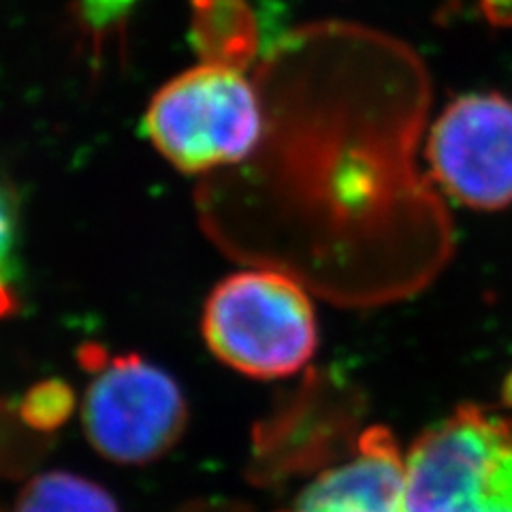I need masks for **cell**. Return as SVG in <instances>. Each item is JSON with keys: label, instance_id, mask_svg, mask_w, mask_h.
I'll return each mask as SVG.
<instances>
[{"label": "cell", "instance_id": "30bf717a", "mask_svg": "<svg viewBox=\"0 0 512 512\" xmlns=\"http://www.w3.org/2000/svg\"><path fill=\"white\" fill-rule=\"evenodd\" d=\"M15 239H18V218L9 192L0 186V276L13 280Z\"/></svg>", "mask_w": 512, "mask_h": 512}, {"label": "cell", "instance_id": "8fae6325", "mask_svg": "<svg viewBox=\"0 0 512 512\" xmlns=\"http://www.w3.org/2000/svg\"><path fill=\"white\" fill-rule=\"evenodd\" d=\"M133 5L135 0H82V13L94 30H105L120 22Z\"/></svg>", "mask_w": 512, "mask_h": 512}, {"label": "cell", "instance_id": "9c48e42d", "mask_svg": "<svg viewBox=\"0 0 512 512\" xmlns=\"http://www.w3.org/2000/svg\"><path fill=\"white\" fill-rule=\"evenodd\" d=\"M73 393L62 380L39 382L22 402V419L32 429H56L69 419Z\"/></svg>", "mask_w": 512, "mask_h": 512}, {"label": "cell", "instance_id": "3957f363", "mask_svg": "<svg viewBox=\"0 0 512 512\" xmlns=\"http://www.w3.org/2000/svg\"><path fill=\"white\" fill-rule=\"evenodd\" d=\"M207 348L235 372L284 378L316 352V314L303 288L276 271H242L224 278L205 301Z\"/></svg>", "mask_w": 512, "mask_h": 512}, {"label": "cell", "instance_id": "7a4b0ae2", "mask_svg": "<svg viewBox=\"0 0 512 512\" xmlns=\"http://www.w3.org/2000/svg\"><path fill=\"white\" fill-rule=\"evenodd\" d=\"M406 512H512V419L461 406L404 459Z\"/></svg>", "mask_w": 512, "mask_h": 512}, {"label": "cell", "instance_id": "7c38bea8", "mask_svg": "<svg viewBox=\"0 0 512 512\" xmlns=\"http://www.w3.org/2000/svg\"><path fill=\"white\" fill-rule=\"evenodd\" d=\"M483 9L493 24H512V0H483Z\"/></svg>", "mask_w": 512, "mask_h": 512}, {"label": "cell", "instance_id": "6da1fadb", "mask_svg": "<svg viewBox=\"0 0 512 512\" xmlns=\"http://www.w3.org/2000/svg\"><path fill=\"white\" fill-rule=\"evenodd\" d=\"M265 124L263 101L244 71L203 62L154 94L143 131L171 165L199 173L244 163Z\"/></svg>", "mask_w": 512, "mask_h": 512}, {"label": "cell", "instance_id": "8992f818", "mask_svg": "<svg viewBox=\"0 0 512 512\" xmlns=\"http://www.w3.org/2000/svg\"><path fill=\"white\" fill-rule=\"evenodd\" d=\"M404 457L384 427L365 429L342 463L303 489L286 512H406Z\"/></svg>", "mask_w": 512, "mask_h": 512}, {"label": "cell", "instance_id": "5b68a950", "mask_svg": "<svg viewBox=\"0 0 512 512\" xmlns=\"http://www.w3.org/2000/svg\"><path fill=\"white\" fill-rule=\"evenodd\" d=\"M427 158L461 205L483 212L512 205V101L500 92L457 96L431 126Z\"/></svg>", "mask_w": 512, "mask_h": 512}, {"label": "cell", "instance_id": "ba28073f", "mask_svg": "<svg viewBox=\"0 0 512 512\" xmlns=\"http://www.w3.org/2000/svg\"><path fill=\"white\" fill-rule=\"evenodd\" d=\"M13 512H120L114 498L88 478L47 472L24 485Z\"/></svg>", "mask_w": 512, "mask_h": 512}, {"label": "cell", "instance_id": "52a82bcc", "mask_svg": "<svg viewBox=\"0 0 512 512\" xmlns=\"http://www.w3.org/2000/svg\"><path fill=\"white\" fill-rule=\"evenodd\" d=\"M192 41L203 62L244 71L256 54L254 15L244 0H195Z\"/></svg>", "mask_w": 512, "mask_h": 512}, {"label": "cell", "instance_id": "4fadbf2b", "mask_svg": "<svg viewBox=\"0 0 512 512\" xmlns=\"http://www.w3.org/2000/svg\"><path fill=\"white\" fill-rule=\"evenodd\" d=\"M0 512H3V510H0Z\"/></svg>", "mask_w": 512, "mask_h": 512}, {"label": "cell", "instance_id": "277c9868", "mask_svg": "<svg viewBox=\"0 0 512 512\" xmlns=\"http://www.w3.org/2000/svg\"><path fill=\"white\" fill-rule=\"evenodd\" d=\"M79 363L90 374L82 423L92 448L122 466L167 455L188 423L186 399L165 370L139 355H109L86 344Z\"/></svg>", "mask_w": 512, "mask_h": 512}]
</instances>
